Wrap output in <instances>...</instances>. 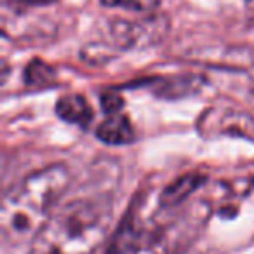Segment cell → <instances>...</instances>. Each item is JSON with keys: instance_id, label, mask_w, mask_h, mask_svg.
Instances as JSON below:
<instances>
[{"instance_id": "obj_1", "label": "cell", "mask_w": 254, "mask_h": 254, "mask_svg": "<svg viewBox=\"0 0 254 254\" xmlns=\"http://www.w3.org/2000/svg\"><path fill=\"white\" fill-rule=\"evenodd\" d=\"M112 223L108 198L68 202L32 239L28 254H96Z\"/></svg>"}, {"instance_id": "obj_2", "label": "cell", "mask_w": 254, "mask_h": 254, "mask_svg": "<svg viewBox=\"0 0 254 254\" xmlns=\"http://www.w3.org/2000/svg\"><path fill=\"white\" fill-rule=\"evenodd\" d=\"M70 171L64 164H53L26 176L4 195L0 228L4 239L23 240L37 235L53 205L66 191Z\"/></svg>"}, {"instance_id": "obj_3", "label": "cell", "mask_w": 254, "mask_h": 254, "mask_svg": "<svg viewBox=\"0 0 254 254\" xmlns=\"http://www.w3.org/2000/svg\"><path fill=\"white\" fill-rule=\"evenodd\" d=\"M169 32V19L162 14H146L139 19H113L106 28V42L112 53L115 51L143 49L159 44Z\"/></svg>"}, {"instance_id": "obj_4", "label": "cell", "mask_w": 254, "mask_h": 254, "mask_svg": "<svg viewBox=\"0 0 254 254\" xmlns=\"http://www.w3.org/2000/svg\"><path fill=\"white\" fill-rule=\"evenodd\" d=\"M204 138L235 136L254 141V117L233 106H212L202 113L197 124Z\"/></svg>"}, {"instance_id": "obj_5", "label": "cell", "mask_w": 254, "mask_h": 254, "mask_svg": "<svg viewBox=\"0 0 254 254\" xmlns=\"http://www.w3.org/2000/svg\"><path fill=\"white\" fill-rule=\"evenodd\" d=\"M96 136L106 145H129L136 138L131 120L122 113L108 115V119L99 124Z\"/></svg>"}, {"instance_id": "obj_6", "label": "cell", "mask_w": 254, "mask_h": 254, "mask_svg": "<svg viewBox=\"0 0 254 254\" xmlns=\"http://www.w3.org/2000/svg\"><path fill=\"white\" fill-rule=\"evenodd\" d=\"M56 113L64 122L75 124V126L87 127L94 119L89 101L82 94H64L58 99Z\"/></svg>"}, {"instance_id": "obj_7", "label": "cell", "mask_w": 254, "mask_h": 254, "mask_svg": "<svg viewBox=\"0 0 254 254\" xmlns=\"http://www.w3.org/2000/svg\"><path fill=\"white\" fill-rule=\"evenodd\" d=\"M204 181H205V176L198 173H188V174H185V176L178 178L176 181L167 185L162 190V193H160V197H159L160 205H162V207H174V205H178L181 200L190 197Z\"/></svg>"}, {"instance_id": "obj_8", "label": "cell", "mask_w": 254, "mask_h": 254, "mask_svg": "<svg viewBox=\"0 0 254 254\" xmlns=\"http://www.w3.org/2000/svg\"><path fill=\"white\" fill-rule=\"evenodd\" d=\"M202 84V78L191 77V75H183V77H169L160 78L155 84V94L162 98H185L188 94L197 92L198 85Z\"/></svg>"}, {"instance_id": "obj_9", "label": "cell", "mask_w": 254, "mask_h": 254, "mask_svg": "<svg viewBox=\"0 0 254 254\" xmlns=\"http://www.w3.org/2000/svg\"><path fill=\"white\" fill-rule=\"evenodd\" d=\"M25 82L28 87L46 89L56 82V70L40 60H33L25 68Z\"/></svg>"}, {"instance_id": "obj_10", "label": "cell", "mask_w": 254, "mask_h": 254, "mask_svg": "<svg viewBox=\"0 0 254 254\" xmlns=\"http://www.w3.org/2000/svg\"><path fill=\"white\" fill-rule=\"evenodd\" d=\"M99 2L108 9H122V11L152 14L160 7L162 0H99Z\"/></svg>"}, {"instance_id": "obj_11", "label": "cell", "mask_w": 254, "mask_h": 254, "mask_svg": "<svg viewBox=\"0 0 254 254\" xmlns=\"http://www.w3.org/2000/svg\"><path fill=\"white\" fill-rule=\"evenodd\" d=\"M101 106L108 115H115V113H120L124 108V99L119 92L115 91H108L101 94Z\"/></svg>"}, {"instance_id": "obj_12", "label": "cell", "mask_w": 254, "mask_h": 254, "mask_svg": "<svg viewBox=\"0 0 254 254\" xmlns=\"http://www.w3.org/2000/svg\"><path fill=\"white\" fill-rule=\"evenodd\" d=\"M244 4H246V7L249 9V11L254 12V0H244Z\"/></svg>"}]
</instances>
